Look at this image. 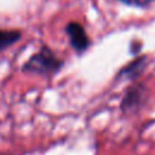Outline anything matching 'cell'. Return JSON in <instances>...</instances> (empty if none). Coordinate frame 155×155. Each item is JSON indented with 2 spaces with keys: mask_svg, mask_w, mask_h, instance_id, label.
Instances as JSON below:
<instances>
[{
  "mask_svg": "<svg viewBox=\"0 0 155 155\" xmlns=\"http://www.w3.org/2000/svg\"><path fill=\"white\" fill-rule=\"evenodd\" d=\"M144 65V58H139L133 61L131 64H128L127 67H125L121 71H120V76H126V78H134L136 75L139 74V71L142 70V67Z\"/></svg>",
  "mask_w": 155,
  "mask_h": 155,
  "instance_id": "5",
  "label": "cell"
},
{
  "mask_svg": "<svg viewBox=\"0 0 155 155\" xmlns=\"http://www.w3.org/2000/svg\"><path fill=\"white\" fill-rule=\"evenodd\" d=\"M120 1L126 5H132V6H145L151 0H120Z\"/></svg>",
  "mask_w": 155,
  "mask_h": 155,
  "instance_id": "6",
  "label": "cell"
},
{
  "mask_svg": "<svg viewBox=\"0 0 155 155\" xmlns=\"http://www.w3.org/2000/svg\"><path fill=\"white\" fill-rule=\"evenodd\" d=\"M139 101H140L139 99V91L136 90V88H132L126 93V96H125V98L121 103V108H122L124 111L132 110L139 103Z\"/></svg>",
  "mask_w": 155,
  "mask_h": 155,
  "instance_id": "4",
  "label": "cell"
},
{
  "mask_svg": "<svg viewBox=\"0 0 155 155\" xmlns=\"http://www.w3.org/2000/svg\"><path fill=\"white\" fill-rule=\"evenodd\" d=\"M22 34L18 30H4L0 29V52L12 46L21 39Z\"/></svg>",
  "mask_w": 155,
  "mask_h": 155,
  "instance_id": "3",
  "label": "cell"
},
{
  "mask_svg": "<svg viewBox=\"0 0 155 155\" xmlns=\"http://www.w3.org/2000/svg\"><path fill=\"white\" fill-rule=\"evenodd\" d=\"M65 34L69 39V44L71 48L78 53L82 54L90 46V39L80 23L69 22L65 25Z\"/></svg>",
  "mask_w": 155,
  "mask_h": 155,
  "instance_id": "2",
  "label": "cell"
},
{
  "mask_svg": "<svg viewBox=\"0 0 155 155\" xmlns=\"http://www.w3.org/2000/svg\"><path fill=\"white\" fill-rule=\"evenodd\" d=\"M63 65V61L58 58L50 47L42 45L41 48L35 52L31 57H29V59L23 64L22 71L51 78L58 74Z\"/></svg>",
  "mask_w": 155,
  "mask_h": 155,
  "instance_id": "1",
  "label": "cell"
}]
</instances>
